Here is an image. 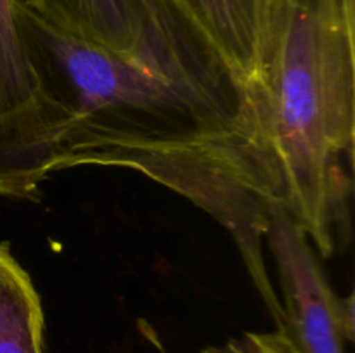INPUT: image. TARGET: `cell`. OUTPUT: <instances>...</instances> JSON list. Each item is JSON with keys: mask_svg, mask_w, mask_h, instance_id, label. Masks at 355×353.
<instances>
[{"mask_svg": "<svg viewBox=\"0 0 355 353\" xmlns=\"http://www.w3.org/2000/svg\"><path fill=\"white\" fill-rule=\"evenodd\" d=\"M137 40L113 51L14 2L35 80L31 106L0 123V196L31 197L51 173L146 156L214 159L263 199L279 182L255 99L180 0H130Z\"/></svg>", "mask_w": 355, "mask_h": 353, "instance_id": "obj_1", "label": "cell"}, {"mask_svg": "<svg viewBox=\"0 0 355 353\" xmlns=\"http://www.w3.org/2000/svg\"><path fill=\"white\" fill-rule=\"evenodd\" d=\"M255 100L284 204L329 258L350 234L355 0H291Z\"/></svg>", "mask_w": 355, "mask_h": 353, "instance_id": "obj_2", "label": "cell"}, {"mask_svg": "<svg viewBox=\"0 0 355 353\" xmlns=\"http://www.w3.org/2000/svg\"><path fill=\"white\" fill-rule=\"evenodd\" d=\"M266 246L276 263L284 329L300 353H347L354 341V301L328 282L304 228L281 199L267 201Z\"/></svg>", "mask_w": 355, "mask_h": 353, "instance_id": "obj_3", "label": "cell"}, {"mask_svg": "<svg viewBox=\"0 0 355 353\" xmlns=\"http://www.w3.org/2000/svg\"><path fill=\"white\" fill-rule=\"evenodd\" d=\"M231 75L259 93L260 37L257 0H180Z\"/></svg>", "mask_w": 355, "mask_h": 353, "instance_id": "obj_4", "label": "cell"}, {"mask_svg": "<svg viewBox=\"0 0 355 353\" xmlns=\"http://www.w3.org/2000/svg\"><path fill=\"white\" fill-rule=\"evenodd\" d=\"M54 26L92 44L128 51L137 40L130 0H14Z\"/></svg>", "mask_w": 355, "mask_h": 353, "instance_id": "obj_5", "label": "cell"}, {"mask_svg": "<svg viewBox=\"0 0 355 353\" xmlns=\"http://www.w3.org/2000/svg\"><path fill=\"white\" fill-rule=\"evenodd\" d=\"M44 329L33 280L0 242V353H45Z\"/></svg>", "mask_w": 355, "mask_h": 353, "instance_id": "obj_6", "label": "cell"}, {"mask_svg": "<svg viewBox=\"0 0 355 353\" xmlns=\"http://www.w3.org/2000/svg\"><path fill=\"white\" fill-rule=\"evenodd\" d=\"M35 97V80L17 30L14 0H0V121L23 114Z\"/></svg>", "mask_w": 355, "mask_h": 353, "instance_id": "obj_7", "label": "cell"}, {"mask_svg": "<svg viewBox=\"0 0 355 353\" xmlns=\"http://www.w3.org/2000/svg\"><path fill=\"white\" fill-rule=\"evenodd\" d=\"M203 353H300L290 336L281 329L270 332H245L225 341L224 345L208 346Z\"/></svg>", "mask_w": 355, "mask_h": 353, "instance_id": "obj_8", "label": "cell"}, {"mask_svg": "<svg viewBox=\"0 0 355 353\" xmlns=\"http://www.w3.org/2000/svg\"><path fill=\"white\" fill-rule=\"evenodd\" d=\"M291 0H257V10H259V37H260V71H262V82L266 76L269 57L272 54L274 44H276L277 31H279L281 21L286 14L288 6ZM262 87V83H260Z\"/></svg>", "mask_w": 355, "mask_h": 353, "instance_id": "obj_9", "label": "cell"}]
</instances>
